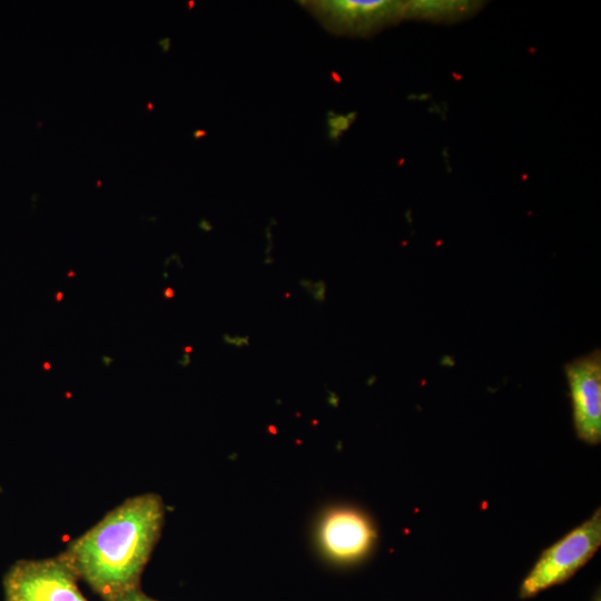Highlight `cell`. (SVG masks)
Masks as SVG:
<instances>
[{"instance_id":"obj_6","label":"cell","mask_w":601,"mask_h":601,"mask_svg":"<svg viewBox=\"0 0 601 601\" xmlns=\"http://www.w3.org/2000/svg\"><path fill=\"white\" fill-rule=\"evenodd\" d=\"M375 540L376 531L371 520L353 508L333 509L319 522V546L336 562L352 563L363 559Z\"/></svg>"},{"instance_id":"obj_11","label":"cell","mask_w":601,"mask_h":601,"mask_svg":"<svg viewBox=\"0 0 601 601\" xmlns=\"http://www.w3.org/2000/svg\"><path fill=\"white\" fill-rule=\"evenodd\" d=\"M112 361H114V359H112L111 357L106 356V355H104V356L101 357V362H102V364H105L106 366H109V365L112 363Z\"/></svg>"},{"instance_id":"obj_3","label":"cell","mask_w":601,"mask_h":601,"mask_svg":"<svg viewBox=\"0 0 601 601\" xmlns=\"http://www.w3.org/2000/svg\"><path fill=\"white\" fill-rule=\"evenodd\" d=\"M78 575L60 555L20 560L3 579L6 601H88L78 587Z\"/></svg>"},{"instance_id":"obj_13","label":"cell","mask_w":601,"mask_h":601,"mask_svg":"<svg viewBox=\"0 0 601 601\" xmlns=\"http://www.w3.org/2000/svg\"><path fill=\"white\" fill-rule=\"evenodd\" d=\"M55 298H56V302H60L61 298H62V292H57L56 295H55Z\"/></svg>"},{"instance_id":"obj_12","label":"cell","mask_w":601,"mask_h":601,"mask_svg":"<svg viewBox=\"0 0 601 601\" xmlns=\"http://www.w3.org/2000/svg\"><path fill=\"white\" fill-rule=\"evenodd\" d=\"M164 296L166 298H171L174 296V290L170 287L164 289Z\"/></svg>"},{"instance_id":"obj_9","label":"cell","mask_w":601,"mask_h":601,"mask_svg":"<svg viewBox=\"0 0 601 601\" xmlns=\"http://www.w3.org/2000/svg\"><path fill=\"white\" fill-rule=\"evenodd\" d=\"M223 339L228 345L240 347V346L248 345L249 337L248 336H231V335L225 334L223 336Z\"/></svg>"},{"instance_id":"obj_2","label":"cell","mask_w":601,"mask_h":601,"mask_svg":"<svg viewBox=\"0 0 601 601\" xmlns=\"http://www.w3.org/2000/svg\"><path fill=\"white\" fill-rule=\"evenodd\" d=\"M601 544V513L544 550L520 587V597L530 598L570 579L597 552Z\"/></svg>"},{"instance_id":"obj_1","label":"cell","mask_w":601,"mask_h":601,"mask_svg":"<svg viewBox=\"0 0 601 601\" xmlns=\"http://www.w3.org/2000/svg\"><path fill=\"white\" fill-rule=\"evenodd\" d=\"M165 515L156 493L128 497L75 539L61 556L104 601H117L139 589Z\"/></svg>"},{"instance_id":"obj_7","label":"cell","mask_w":601,"mask_h":601,"mask_svg":"<svg viewBox=\"0 0 601 601\" xmlns=\"http://www.w3.org/2000/svg\"><path fill=\"white\" fill-rule=\"evenodd\" d=\"M299 285L316 300L324 302L326 297V285L323 280L312 283V280L302 279Z\"/></svg>"},{"instance_id":"obj_4","label":"cell","mask_w":601,"mask_h":601,"mask_svg":"<svg viewBox=\"0 0 601 601\" xmlns=\"http://www.w3.org/2000/svg\"><path fill=\"white\" fill-rule=\"evenodd\" d=\"M302 3L326 30L336 35L373 33L404 14V4L397 1L319 0Z\"/></svg>"},{"instance_id":"obj_10","label":"cell","mask_w":601,"mask_h":601,"mask_svg":"<svg viewBox=\"0 0 601 601\" xmlns=\"http://www.w3.org/2000/svg\"><path fill=\"white\" fill-rule=\"evenodd\" d=\"M193 349L191 346H186L184 347V353L181 355V357L178 359V364L181 365V366H188L190 364V351Z\"/></svg>"},{"instance_id":"obj_5","label":"cell","mask_w":601,"mask_h":601,"mask_svg":"<svg viewBox=\"0 0 601 601\" xmlns=\"http://www.w3.org/2000/svg\"><path fill=\"white\" fill-rule=\"evenodd\" d=\"M573 423L578 437L591 445L601 441V354L599 349L565 365Z\"/></svg>"},{"instance_id":"obj_8","label":"cell","mask_w":601,"mask_h":601,"mask_svg":"<svg viewBox=\"0 0 601 601\" xmlns=\"http://www.w3.org/2000/svg\"><path fill=\"white\" fill-rule=\"evenodd\" d=\"M117 601H158L155 600L144 592H141L139 589H136L124 597L119 598Z\"/></svg>"}]
</instances>
